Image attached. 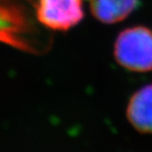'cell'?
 Wrapping results in <instances>:
<instances>
[{
	"instance_id": "2",
	"label": "cell",
	"mask_w": 152,
	"mask_h": 152,
	"mask_svg": "<svg viewBox=\"0 0 152 152\" xmlns=\"http://www.w3.org/2000/svg\"><path fill=\"white\" fill-rule=\"evenodd\" d=\"M114 56L120 65L130 71H151L152 30L145 26L125 29L115 41Z\"/></svg>"
},
{
	"instance_id": "4",
	"label": "cell",
	"mask_w": 152,
	"mask_h": 152,
	"mask_svg": "<svg viewBox=\"0 0 152 152\" xmlns=\"http://www.w3.org/2000/svg\"><path fill=\"white\" fill-rule=\"evenodd\" d=\"M126 113L134 129L141 133H152V83L134 93Z\"/></svg>"
},
{
	"instance_id": "1",
	"label": "cell",
	"mask_w": 152,
	"mask_h": 152,
	"mask_svg": "<svg viewBox=\"0 0 152 152\" xmlns=\"http://www.w3.org/2000/svg\"><path fill=\"white\" fill-rule=\"evenodd\" d=\"M0 43L33 53L49 50L50 31L37 21L34 2L0 0Z\"/></svg>"
},
{
	"instance_id": "5",
	"label": "cell",
	"mask_w": 152,
	"mask_h": 152,
	"mask_svg": "<svg viewBox=\"0 0 152 152\" xmlns=\"http://www.w3.org/2000/svg\"><path fill=\"white\" fill-rule=\"evenodd\" d=\"M137 4L138 0H89L93 17L104 24H115L125 20Z\"/></svg>"
},
{
	"instance_id": "3",
	"label": "cell",
	"mask_w": 152,
	"mask_h": 152,
	"mask_svg": "<svg viewBox=\"0 0 152 152\" xmlns=\"http://www.w3.org/2000/svg\"><path fill=\"white\" fill-rule=\"evenodd\" d=\"M34 10L37 21L49 31H69L85 17L83 0H37Z\"/></svg>"
}]
</instances>
